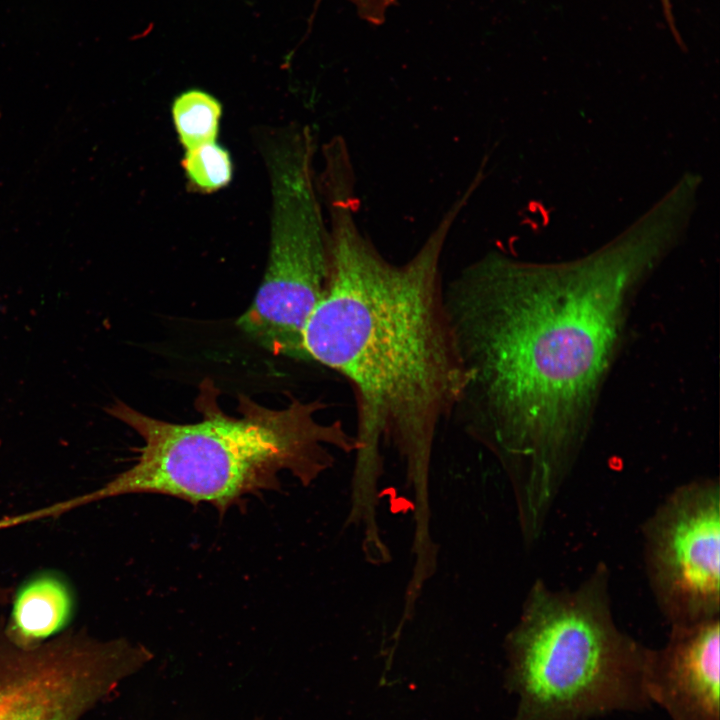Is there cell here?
<instances>
[{"label": "cell", "instance_id": "1", "mask_svg": "<svg viewBox=\"0 0 720 720\" xmlns=\"http://www.w3.org/2000/svg\"><path fill=\"white\" fill-rule=\"evenodd\" d=\"M661 252L612 247L542 265L489 252L444 283L467 382L453 418L544 518L594 424L632 314Z\"/></svg>", "mask_w": 720, "mask_h": 720}, {"label": "cell", "instance_id": "2", "mask_svg": "<svg viewBox=\"0 0 720 720\" xmlns=\"http://www.w3.org/2000/svg\"><path fill=\"white\" fill-rule=\"evenodd\" d=\"M354 181L322 189L329 214V275L303 332V348L342 375L356 411L355 461L347 522L377 525L384 448L401 461L414 495L415 527L430 525L435 441L453 418L467 374L444 302L441 260L467 188L405 262L384 257L358 226Z\"/></svg>", "mask_w": 720, "mask_h": 720}, {"label": "cell", "instance_id": "3", "mask_svg": "<svg viewBox=\"0 0 720 720\" xmlns=\"http://www.w3.org/2000/svg\"><path fill=\"white\" fill-rule=\"evenodd\" d=\"M195 406L201 420L172 423L124 402L107 409L142 438L136 462L96 491L68 502L74 507L127 494H159L225 513L246 496L280 488L289 472L309 486L335 462L332 449L355 450L354 435L341 420L322 422L321 400L292 398L280 409L238 395L233 416L221 409L210 379L200 384Z\"/></svg>", "mask_w": 720, "mask_h": 720}, {"label": "cell", "instance_id": "4", "mask_svg": "<svg viewBox=\"0 0 720 720\" xmlns=\"http://www.w3.org/2000/svg\"><path fill=\"white\" fill-rule=\"evenodd\" d=\"M606 576L574 591L536 582L507 635L506 687L518 696L513 720H588L651 704L645 691L650 649L615 625Z\"/></svg>", "mask_w": 720, "mask_h": 720}, {"label": "cell", "instance_id": "5", "mask_svg": "<svg viewBox=\"0 0 720 720\" xmlns=\"http://www.w3.org/2000/svg\"><path fill=\"white\" fill-rule=\"evenodd\" d=\"M309 127L296 128L269 152L272 218L267 267L238 328L268 352L309 361L306 323L329 275V231L314 175Z\"/></svg>", "mask_w": 720, "mask_h": 720}, {"label": "cell", "instance_id": "6", "mask_svg": "<svg viewBox=\"0 0 720 720\" xmlns=\"http://www.w3.org/2000/svg\"><path fill=\"white\" fill-rule=\"evenodd\" d=\"M153 657L140 643L71 629L22 648L0 629V720H83Z\"/></svg>", "mask_w": 720, "mask_h": 720}, {"label": "cell", "instance_id": "7", "mask_svg": "<svg viewBox=\"0 0 720 720\" xmlns=\"http://www.w3.org/2000/svg\"><path fill=\"white\" fill-rule=\"evenodd\" d=\"M657 603L672 626L719 616L720 488L701 480L676 489L645 526Z\"/></svg>", "mask_w": 720, "mask_h": 720}, {"label": "cell", "instance_id": "8", "mask_svg": "<svg viewBox=\"0 0 720 720\" xmlns=\"http://www.w3.org/2000/svg\"><path fill=\"white\" fill-rule=\"evenodd\" d=\"M719 617L672 626L664 648L649 652L645 691L671 720H720Z\"/></svg>", "mask_w": 720, "mask_h": 720}, {"label": "cell", "instance_id": "9", "mask_svg": "<svg viewBox=\"0 0 720 720\" xmlns=\"http://www.w3.org/2000/svg\"><path fill=\"white\" fill-rule=\"evenodd\" d=\"M9 603V616L1 631L13 644L32 648L68 630L76 595L63 574L44 570L19 585Z\"/></svg>", "mask_w": 720, "mask_h": 720}, {"label": "cell", "instance_id": "10", "mask_svg": "<svg viewBox=\"0 0 720 720\" xmlns=\"http://www.w3.org/2000/svg\"><path fill=\"white\" fill-rule=\"evenodd\" d=\"M172 116L185 150L215 142L221 105L212 95L198 89L181 93L173 103Z\"/></svg>", "mask_w": 720, "mask_h": 720}, {"label": "cell", "instance_id": "11", "mask_svg": "<svg viewBox=\"0 0 720 720\" xmlns=\"http://www.w3.org/2000/svg\"><path fill=\"white\" fill-rule=\"evenodd\" d=\"M182 164L190 183L202 192L223 188L232 178L230 155L216 142L185 150Z\"/></svg>", "mask_w": 720, "mask_h": 720}, {"label": "cell", "instance_id": "12", "mask_svg": "<svg viewBox=\"0 0 720 720\" xmlns=\"http://www.w3.org/2000/svg\"><path fill=\"white\" fill-rule=\"evenodd\" d=\"M665 20L672 31V34L678 43L682 44L680 33L676 27V22L673 14V5L671 0H660Z\"/></svg>", "mask_w": 720, "mask_h": 720}]
</instances>
